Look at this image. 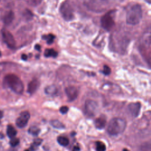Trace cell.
Segmentation results:
<instances>
[{
    "label": "cell",
    "mask_w": 151,
    "mask_h": 151,
    "mask_svg": "<svg viewBox=\"0 0 151 151\" xmlns=\"http://www.w3.org/2000/svg\"><path fill=\"white\" fill-rule=\"evenodd\" d=\"M45 93L49 96L55 95L57 93V88L54 85H50L45 87Z\"/></svg>",
    "instance_id": "15"
},
{
    "label": "cell",
    "mask_w": 151,
    "mask_h": 151,
    "mask_svg": "<svg viewBox=\"0 0 151 151\" xmlns=\"http://www.w3.org/2000/svg\"><path fill=\"white\" fill-rule=\"evenodd\" d=\"M55 36L52 34H48L47 35H45L43 37V38L47 41V43L48 44H51L53 42L54 39H55Z\"/></svg>",
    "instance_id": "23"
},
{
    "label": "cell",
    "mask_w": 151,
    "mask_h": 151,
    "mask_svg": "<svg viewBox=\"0 0 151 151\" xmlns=\"http://www.w3.org/2000/svg\"><path fill=\"white\" fill-rule=\"evenodd\" d=\"M126 127V122L124 119L115 117L109 122L107 126V132L110 135H118L124 132Z\"/></svg>",
    "instance_id": "3"
},
{
    "label": "cell",
    "mask_w": 151,
    "mask_h": 151,
    "mask_svg": "<svg viewBox=\"0 0 151 151\" xmlns=\"http://www.w3.org/2000/svg\"><path fill=\"white\" fill-rule=\"evenodd\" d=\"M68 111V107L66 106H63L61 107L60 109V111L62 114H65L67 113Z\"/></svg>",
    "instance_id": "26"
},
{
    "label": "cell",
    "mask_w": 151,
    "mask_h": 151,
    "mask_svg": "<svg viewBox=\"0 0 151 151\" xmlns=\"http://www.w3.org/2000/svg\"><path fill=\"white\" fill-rule=\"evenodd\" d=\"M17 133V132L16 129L11 124L8 125L7 129H6V134L9 138H12L15 137L16 134Z\"/></svg>",
    "instance_id": "16"
},
{
    "label": "cell",
    "mask_w": 151,
    "mask_h": 151,
    "mask_svg": "<svg viewBox=\"0 0 151 151\" xmlns=\"http://www.w3.org/2000/svg\"><path fill=\"white\" fill-rule=\"evenodd\" d=\"M142 18V9L139 4H134L126 13V21L127 24L134 25L139 23Z\"/></svg>",
    "instance_id": "2"
},
{
    "label": "cell",
    "mask_w": 151,
    "mask_h": 151,
    "mask_svg": "<svg viewBox=\"0 0 151 151\" xmlns=\"http://www.w3.org/2000/svg\"><path fill=\"white\" fill-rule=\"evenodd\" d=\"M106 149V145L101 141H97L96 143V151H105Z\"/></svg>",
    "instance_id": "20"
},
{
    "label": "cell",
    "mask_w": 151,
    "mask_h": 151,
    "mask_svg": "<svg viewBox=\"0 0 151 151\" xmlns=\"http://www.w3.org/2000/svg\"><path fill=\"white\" fill-rule=\"evenodd\" d=\"M123 151H129L127 149H124L123 150Z\"/></svg>",
    "instance_id": "32"
},
{
    "label": "cell",
    "mask_w": 151,
    "mask_h": 151,
    "mask_svg": "<svg viewBox=\"0 0 151 151\" xmlns=\"http://www.w3.org/2000/svg\"><path fill=\"white\" fill-rule=\"evenodd\" d=\"M41 1V0H30V1H28V2H29V3L31 5H34L35 3L36 4V5L38 4V3H40Z\"/></svg>",
    "instance_id": "27"
},
{
    "label": "cell",
    "mask_w": 151,
    "mask_h": 151,
    "mask_svg": "<svg viewBox=\"0 0 151 151\" xmlns=\"http://www.w3.org/2000/svg\"><path fill=\"white\" fill-rule=\"evenodd\" d=\"M80 147H79L78 146H75L73 147L72 151H80Z\"/></svg>",
    "instance_id": "28"
},
{
    "label": "cell",
    "mask_w": 151,
    "mask_h": 151,
    "mask_svg": "<svg viewBox=\"0 0 151 151\" xmlns=\"http://www.w3.org/2000/svg\"><path fill=\"white\" fill-rule=\"evenodd\" d=\"M100 24L102 28L107 31H110L112 29L114 25V21L110 12L105 14L101 17L100 19Z\"/></svg>",
    "instance_id": "7"
},
{
    "label": "cell",
    "mask_w": 151,
    "mask_h": 151,
    "mask_svg": "<svg viewBox=\"0 0 151 151\" xmlns=\"http://www.w3.org/2000/svg\"><path fill=\"white\" fill-rule=\"evenodd\" d=\"M60 12L62 17L67 21H70L74 18V9L67 1L62 2L60 7Z\"/></svg>",
    "instance_id": "4"
},
{
    "label": "cell",
    "mask_w": 151,
    "mask_h": 151,
    "mask_svg": "<svg viewBox=\"0 0 151 151\" xmlns=\"http://www.w3.org/2000/svg\"><path fill=\"white\" fill-rule=\"evenodd\" d=\"M44 55L46 57H56L57 56V52L52 48L46 49L44 51Z\"/></svg>",
    "instance_id": "17"
},
{
    "label": "cell",
    "mask_w": 151,
    "mask_h": 151,
    "mask_svg": "<svg viewBox=\"0 0 151 151\" xmlns=\"http://www.w3.org/2000/svg\"><path fill=\"white\" fill-rule=\"evenodd\" d=\"M50 124L54 128H57V129H64L65 128L64 124L58 120H52L50 121Z\"/></svg>",
    "instance_id": "18"
},
{
    "label": "cell",
    "mask_w": 151,
    "mask_h": 151,
    "mask_svg": "<svg viewBox=\"0 0 151 151\" xmlns=\"http://www.w3.org/2000/svg\"><path fill=\"white\" fill-rule=\"evenodd\" d=\"M28 132L33 136H38L40 132V129L36 126H31L28 129Z\"/></svg>",
    "instance_id": "22"
},
{
    "label": "cell",
    "mask_w": 151,
    "mask_h": 151,
    "mask_svg": "<svg viewBox=\"0 0 151 151\" xmlns=\"http://www.w3.org/2000/svg\"><path fill=\"white\" fill-rule=\"evenodd\" d=\"M99 109L97 103L91 99H88L84 104V111L88 117L94 116L97 113Z\"/></svg>",
    "instance_id": "6"
},
{
    "label": "cell",
    "mask_w": 151,
    "mask_h": 151,
    "mask_svg": "<svg viewBox=\"0 0 151 151\" xmlns=\"http://www.w3.org/2000/svg\"><path fill=\"white\" fill-rule=\"evenodd\" d=\"M2 38L5 44L11 49H14L15 47L16 42L13 35L8 30L5 28H2L1 30Z\"/></svg>",
    "instance_id": "8"
},
{
    "label": "cell",
    "mask_w": 151,
    "mask_h": 151,
    "mask_svg": "<svg viewBox=\"0 0 151 151\" xmlns=\"http://www.w3.org/2000/svg\"><path fill=\"white\" fill-rule=\"evenodd\" d=\"M147 3L151 4V0H145Z\"/></svg>",
    "instance_id": "31"
},
{
    "label": "cell",
    "mask_w": 151,
    "mask_h": 151,
    "mask_svg": "<svg viewBox=\"0 0 151 151\" xmlns=\"http://www.w3.org/2000/svg\"><path fill=\"white\" fill-rule=\"evenodd\" d=\"M19 139L17 138L16 137H14L11 138V140H10V142H9L11 146H13V147L16 146L19 143Z\"/></svg>",
    "instance_id": "24"
},
{
    "label": "cell",
    "mask_w": 151,
    "mask_h": 151,
    "mask_svg": "<svg viewBox=\"0 0 151 151\" xmlns=\"http://www.w3.org/2000/svg\"><path fill=\"white\" fill-rule=\"evenodd\" d=\"M30 118V114L27 111H22L16 120V124L19 128L24 127Z\"/></svg>",
    "instance_id": "9"
},
{
    "label": "cell",
    "mask_w": 151,
    "mask_h": 151,
    "mask_svg": "<svg viewBox=\"0 0 151 151\" xmlns=\"http://www.w3.org/2000/svg\"><path fill=\"white\" fill-rule=\"evenodd\" d=\"M140 103L139 102L132 103L129 104L128 110L133 117H136L139 115L140 110Z\"/></svg>",
    "instance_id": "11"
},
{
    "label": "cell",
    "mask_w": 151,
    "mask_h": 151,
    "mask_svg": "<svg viewBox=\"0 0 151 151\" xmlns=\"http://www.w3.org/2000/svg\"><path fill=\"white\" fill-rule=\"evenodd\" d=\"M40 86V82L37 79H33L32 80L28 85V93L30 94L34 93Z\"/></svg>",
    "instance_id": "13"
},
{
    "label": "cell",
    "mask_w": 151,
    "mask_h": 151,
    "mask_svg": "<svg viewBox=\"0 0 151 151\" xmlns=\"http://www.w3.org/2000/svg\"><path fill=\"white\" fill-rule=\"evenodd\" d=\"M14 18V13L12 11L9 10L6 11L2 17L3 23L6 25H9L12 23Z\"/></svg>",
    "instance_id": "12"
},
{
    "label": "cell",
    "mask_w": 151,
    "mask_h": 151,
    "mask_svg": "<svg viewBox=\"0 0 151 151\" xmlns=\"http://www.w3.org/2000/svg\"><path fill=\"white\" fill-rule=\"evenodd\" d=\"M110 0H87L86 5L89 9L93 11H101L104 10Z\"/></svg>",
    "instance_id": "5"
},
{
    "label": "cell",
    "mask_w": 151,
    "mask_h": 151,
    "mask_svg": "<svg viewBox=\"0 0 151 151\" xmlns=\"http://www.w3.org/2000/svg\"><path fill=\"white\" fill-rule=\"evenodd\" d=\"M57 142L58 143L63 146H66L69 143V140L65 136H58L57 137Z\"/></svg>",
    "instance_id": "19"
},
{
    "label": "cell",
    "mask_w": 151,
    "mask_h": 151,
    "mask_svg": "<svg viewBox=\"0 0 151 151\" xmlns=\"http://www.w3.org/2000/svg\"><path fill=\"white\" fill-rule=\"evenodd\" d=\"M25 151H29V150H25Z\"/></svg>",
    "instance_id": "33"
},
{
    "label": "cell",
    "mask_w": 151,
    "mask_h": 151,
    "mask_svg": "<svg viewBox=\"0 0 151 151\" xmlns=\"http://www.w3.org/2000/svg\"><path fill=\"white\" fill-rule=\"evenodd\" d=\"M65 94L69 101L74 100L78 96V89L73 86H70L65 88Z\"/></svg>",
    "instance_id": "10"
},
{
    "label": "cell",
    "mask_w": 151,
    "mask_h": 151,
    "mask_svg": "<svg viewBox=\"0 0 151 151\" xmlns=\"http://www.w3.org/2000/svg\"><path fill=\"white\" fill-rule=\"evenodd\" d=\"M94 124H95V126L97 129H103L106 126V119L104 116H100L96 119Z\"/></svg>",
    "instance_id": "14"
},
{
    "label": "cell",
    "mask_w": 151,
    "mask_h": 151,
    "mask_svg": "<svg viewBox=\"0 0 151 151\" xmlns=\"http://www.w3.org/2000/svg\"><path fill=\"white\" fill-rule=\"evenodd\" d=\"M111 73V69L110 68L107 66V65H104L103 66V73L105 75H109Z\"/></svg>",
    "instance_id": "25"
},
{
    "label": "cell",
    "mask_w": 151,
    "mask_h": 151,
    "mask_svg": "<svg viewBox=\"0 0 151 151\" xmlns=\"http://www.w3.org/2000/svg\"><path fill=\"white\" fill-rule=\"evenodd\" d=\"M21 58L24 60H26L27 59V55L25 54H23L22 55H21Z\"/></svg>",
    "instance_id": "29"
},
{
    "label": "cell",
    "mask_w": 151,
    "mask_h": 151,
    "mask_svg": "<svg viewBox=\"0 0 151 151\" xmlns=\"http://www.w3.org/2000/svg\"><path fill=\"white\" fill-rule=\"evenodd\" d=\"M4 84L17 94H22L24 91V84L19 77L14 74H9L4 78Z\"/></svg>",
    "instance_id": "1"
},
{
    "label": "cell",
    "mask_w": 151,
    "mask_h": 151,
    "mask_svg": "<svg viewBox=\"0 0 151 151\" xmlns=\"http://www.w3.org/2000/svg\"><path fill=\"white\" fill-rule=\"evenodd\" d=\"M120 1H122V0H120Z\"/></svg>",
    "instance_id": "34"
},
{
    "label": "cell",
    "mask_w": 151,
    "mask_h": 151,
    "mask_svg": "<svg viewBox=\"0 0 151 151\" xmlns=\"http://www.w3.org/2000/svg\"><path fill=\"white\" fill-rule=\"evenodd\" d=\"M35 49L37 50H40V45H38V44H37L35 46Z\"/></svg>",
    "instance_id": "30"
},
{
    "label": "cell",
    "mask_w": 151,
    "mask_h": 151,
    "mask_svg": "<svg viewBox=\"0 0 151 151\" xmlns=\"http://www.w3.org/2000/svg\"><path fill=\"white\" fill-rule=\"evenodd\" d=\"M41 142H42V140L40 138H37L34 139L33 143L31 145V149L32 151H35L38 147V146L41 143Z\"/></svg>",
    "instance_id": "21"
}]
</instances>
